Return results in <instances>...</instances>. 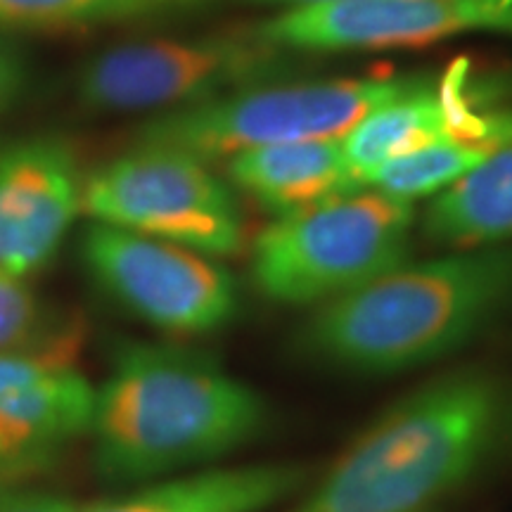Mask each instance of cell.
<instances>
[{
  "label": "cell",
  "mask_w": 512,
  "mask_h": 512,
  "mask_svg": "<svg viewBox=\"0 0 512 512\" xmlns=\"http://www.w3.org/2000/svg\"><path fill=\"white\" fill-rule=\"evenodd\" d=\"M81 261L107 297L166 335H211L240 313L235 275L214 256L174 242L91 223L81 238Z\"/></svg>",
  "instance_id": "8"
},
{
  "label": "cell",
  "mask_w": 512,
  "mask_h": 512,
  "mask_svg": "<svg viewBox=\"0 0 512 512\" xmlns=\"http://www.w3.org/2000/svg\"><path fill=\"white\" fill-rule=\"evenodd\" d=\"M285 5L287 10L292 8H309V5L337 3V0H188V10L214 8V5Z\"/></svg>",
  "instance_id": "21"
},
{
  "label": "cell",
  "mask_w": 512,
  "mask_h": 512,
  "mask_svg": "<svg viewBox=\"0 0 512 512\" xmlns=\"http://www.w3.org/2000/svg\"><path fill=\"white\" fill-rule=\"evenodd\" d=\"M510 311L512 247H475L401 264L316 306L292 344L313 366L387 377L458 354Z\"/></svg>",
  "instance_id": "2"
},
{
  "label": "cell",
  "mask_w": 512,
  "mask_h": 512,
  "mask_svg": "<svg viewBox=\"0 0 512 512\" xmlns=\"http://www.w3.org/2000/svg\"><path fill=\"white\" fill-rule=\"evenodd\" d=\"M261 41L290 53L427 46L441 38L512 34V3L501 0H337L292 8L252 24Z\"/></svg>",
  "instance_id": "10"
},
{
  "label": "cell",
  "mask_w": 512,
  "mask_h": 512,
  "mask_svg": "<svg viewBox=\"0 0 512 512\" xmlns=\"http://www.w3.org/2000/svg\"><path fill=\"white\" fill-rule=\"evenodd\" d=\"M81 192L79 164L62 140L0 150V268L24 278L46 268L81 214Z\"/></svg>",
  "instance_id": "11"
},
{
  "label": "cell",
  "mask_w": 512,
  "mask_h": 512,
  "mask_svg": "<svg viewBox=\"0 0 512 512\" xmlns=\"http://www.w3.org/2000/svg\"><path fill=\"white\" fill-rule=\"evenodd\" d=\"M81 342L72 318L34 347L0 354V486L48 470L91 432L95 384L79 368Z\"/></svg>",
  "instance_id": "9"
},
{
  "label": "cell",
  "mask_w": 512,
  "mask_h": 512,
  "mask_svg": "<svg viewBox=\"0 0 512 512\" xmlns=\"http://www.w3.org/2000/svg\"><path fill=\"white\" fill-rule=\"evenodd\" d=\"M422 233L463 249L512 240V140L434 197L422 214Z\"/></svg>",
  "instance_id": "14"
},
{
  "label": "cell",
  "mask_w": 512,
  "mask_h": 512,
  "mask_svg": "<svg viewBox=\"0 0 512 512\" xmlns=\"http://www.w3.org/2000/svg\"><path fill=\"white\" fill-rule=\"evenodd\" d=\"M446 140L437 91L430 86L370 112L342 136V150L361 183L375 166Z\"/></svg>",
  "instance_id": "15"
},
{
  "label": "cell",
  "mask_w": 512,
  "mask_h": 512,
  "mask_svg": "<svg viewBox=\"0 0 512 512\" xmlns=\"http://www.w3.org/2000/svg\"><path fill=\"white\" fill-rule=\"evenodd\" d=\"M299 53L261 41L252 29L150 38L91 57L76 76V98L93 112H169L290 81Z\"/></svg>",
  "instance_id": "6"
},
{
  "label": "cell",
  "mask_w": 512,
  "mask_h": 512,
  "mask_svg": "<svg viewBox=\"0 0 512 512\" xmlns=\"http://www.w3.org/2000/svg\"><path fill=\"white\" fill-rule=\"evenodd\" d=\"M81 211L93 223L131 230L207 256H233L245 223L230 185L207 162L171 150L136 145L83 178Z\"/></svg>",
  "instance_id": "7"
},
{
  "label": "cell",
  "mask_w": 512,
  "mask_h": 512,
  "mask_svg": "<svg viewBox=\"0 0 512 512\" xmlns=\"http://www.w3.org/2000/svg\"><path fill=\"white\" fill-rule=\"evenodd\" d=\"M29 81V64L22 50L5 31H0V117L22 98Z\"/></svg>",
  "instance_id": "19"
},
{
  "label": "cell",
  "mask_w": 512,
  "mask_h": 512,
  "mask_svg": "<svg viewBox=\"0 0 512 512\" xmlns=\"http://www.w3.org/2000/svg\"><path fill=\"white\" fill-rule=\"evenodd\" d=\"M427 76L271 83L178 107L150 119L136 145L171 147L214 162L264 145L342 138L377 107L430 88Z\"/></svg>",
  "instance_id": "5"
},
{
  "label": "cell",
  "mask_w": 512,
  "mask_h": 512,
  "mask_svg": "<svg viewBox=\"0 0 512 512\" xmlns=\"http://www.w3.org/2000/svg\"><path fill=\"white\" fill-rule=\"evenodd\" d=\"M268 403L207 351L121 342L95 387L88 439L110 484L204 470L264 434Z\"/></svg>",
  "instance_id": "1"
},
{
  "label": "cell",
  "mask_w": 512,
  "mask_h": 512,
  "mask_svg": "<svg viewBox=\"0 0 512 512\" xmlns=\"http://www.w3.org/2000/svg\"><path fill=\"white\" fill-rule=\"evenodd\" d=\"M496 150L472 147L460 143H446L425 147L396 159H389L361 178V188L380 190L401 200H415L422 195L446 190L458 178L470 174L475 166L484 162Z\"/></svg>",
  "instance_id": "16"
},
{
  "label": "cell",
  "mask_w": 512,
  "mask_h": 512,
  "mask_svg": "<svg viewBox=\"0 0 512 512\" xmlns=\"http://www.w3.org/2000/svg\"><path fill=\"white\" fill-rule=\"evenodd\" d=\"M505 392L484 368H456L384 411L287 512H432L496 451Z\"/></svg>",
  "instance_id": "3"
},
{
  "label": "cell",
  "mask_w": 512,
  "mask_h": 512,
  "mask_svg": "<svg viewBox=\"0 0 512 512\" xmlns=\"http://www.w3.org/2000/svg\"><path fill=\"white\" fill-rule=\"evenodd\" d=\"M228 178L275 219L302 214L363 190L342 138L264 145L228 159Z\"/></svg>",
  "instance_id": "12"
},
{
  "label": "cell",
  "mask_w": 512,
  "mask_h": 512,
  "mask_svg": "<svg viewBox=\"0 0 512 512\" xmlns=\"http://www.w3.org/2000/svg\"><path fill=\"white\" fill-rule=\"evenodd\" d=\"M64 323L67 320L48 316L29 278L0 268V354L34 347Z\"/></svg>",
  "instance_id": "18"
},
{
  "label": "cell",
  "mask_w": 512,
  "mask_h": 512,
  "mask_svg": "<svg viewBox=\"0 0 512 512\" xmlns=\"http://www.w3.org/2000/svg\"><path fill=\"white\" fill-rule=\"evenodd\" d=\"M306 477L299 463L204 467L147 482L114 501L81 505L79 512H266L297 496Z\"/></svg>",
  "instance_id": "13"
},
{
  "label": "cell",
  "mask_w": 512,
  "mask_h": 512,
  "mask_svg": "<svg viewBox=\"0 0 512 512\" xmlns=\"http://www.w3.org/2000/svg\"><path fill=\"white\" fill-rule=\"evenodd\" d=\"M415 209L380 190H356L275 219L252 247V283L283 306H323L406 264Z\"/></svg>",
  "instance_id": "4"
},
{
  "label": "cell",
  "mask_w": 512,
  "mask_h": 512,
  "mask_svg": "<svg viewBox=\"0 0 512 512\" xmlns=\"http://www.w3.org/2000/svg\"><path fill=\"white\" fill-rule=\"evenodd\" d=\"M501 3H503V5H510V3H512V0H501Z\"/></svg>",
  "instance_id": "22"
},
{
  "label": "cell",
  "mask_w": 512,
  "mask_h": 512,
  "mask_svg": "<svg viewBox=\"0 0 512 512\" xmlns=\"http://www.w3.org/2000/svg\"><path fill=\"white\" fill-rule=\"evenodd\" d=\"M183 10L185 0H0V31L81 29Z\"/></svg>",
  "instance_id": "17"
},
{
  "label": "cell",
  "mask_w": 512,
  "mask_h": 512,
  "mask_svg": "<svg viewBox=\"0 0 512 512\" xmlns=\"http://www.w3.org/2000/svg\"><path fill=\"white\" fill-rule=\"evenodd\" d=\"M81 503L50 491L0 486V512H79Z\"/></svg>",
  "instance_id": "20"
}]
</instances>
